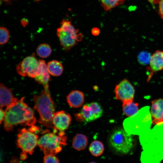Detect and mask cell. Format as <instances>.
<instances>
[{
    "label": "cell",
    "instance_id": "1",
    "mask_svg": "<svg viewBox=\"0 0 163 163\" xmlns=\"http://www.w3.org/2000/svg\"><path fill=\"white\" fill-rule=\"evenodd\" d=\"M4 126L8 132L12 131L17 124L29 126H34L36 122L34 111L24 102V98L17 99L6 107L5 111Z\"/></svg>",
    "mask_w": 163,
    "mask_h": 163
},
{
    "label": "cell",
    "instance_id": "2",
    "mask_svg": "<svg viewBox=\"0 0 163 163\" xmlns=\"http://www.w3.org/2000/svg\"><path fill=\"white\" fill-rule=\"evenodd\" d=\"M33 100L35 109L39 114L38 122L46 128H52V120L55 113L53 102L51 96L44 90L38 95H34Z\"/></svg>",
    "mask_w": 163,
    "mask_h": 163
},
{
    "label": "cell",
    "instance_id": "3",
    "mask_svg": "<svg viewBox=\"0 0 163 163\" xmlns=\"http://www.w3.org/2000/svg\"><path fill=\"white\" fill-rule=\"evenodd\" d=\"M56 35L60 45L65 51H69L82 41V34L79 32L71 22L63 19L60 23V27L56 30Z\"/></svg>",
    "mask_w": 163,
    "mask_h": 163
},
{
    "label": "cell",
    "instance_id": "4",
    "mask_svg": "<svg viewBox=\"0 0 163 163\" xmlns=\"http://www.w3.org/2000/svg\"><path fill=\"white\" fill-rule=\"evenodd\" d=\"M55 133H46L39 139L37 145L45 155H55L62 150V145L67 144L64 132L60 131L58 135Z\"/></svg>",
    "mask_w": 163,
    "mask_h": 163
},
{
    "label": "cell",
    "instance_id": "5",
    "mask_svg": "<svg viewBox=\"0 0 163 163\" xmlns=\"http://www.w3.org/2000/svg\"><path fill=\"white\" fill-rule=\"evenodd\" d=\"M133 139L131 135L124 129H119L114 131L109 139V144L117 152L126 154L132 149Z\"/></svg>",
    "mask_w": 163,
    "mask_h": 163
},
{
    "label": "cell",
    "instance_id": "6",
    "mask_svg": "<svg viewBox=\"0 0 163 163\" xmlns=\"http://www.w3.org/2000/svg\"><path fill=\"white\" fill-rule=\"evenodd\" d=\"M38 136L29 129L24 128L19 130L17 145L25 153L32 155L39 140Z\"/></svg>",
    "mask_w": 163,
    "mask_h": 163
},
{
    "label": "cell",
    "instance_id": "7",
    "mask_svg": "<svg viewBox=\"0 0 163 163\" xmlns=\"http://www.w3.org/2000/svg\"><path fill=\"white\" fill-rule=\"evenodd\" d=\"M103 113V110L100 104L97 102H93L85 104L80 112L75 117L80 121L89 122L99 118Z\"/></svg>",
    "mask_w": 163,
    "mask_h": 163
},
{
    "label": "cell",
    "instance_id": "8",
    "mask_svg": "<svg viewBox=\"0 0 163 163\" xmlns=\"http://www.w3.org/2000/svg\"><path fill=\"white\" fill-rule=\"evenodd\" d=\"M39 60L34 56L24 58L17 66L16 70L22 77L34 78L39 66Z\"/></svg>",
    "mask_w": 163,
    "mask_h": 163
},
{
    "label": "cell",
    "instance_id": "9",
    "mask_svg": "<svg viewBox=\"0 0 163 163\" xmlns=\"http://www.w3.org/2000/svg\"><path fill=\"white\" fill-rule=\"evenodd\" d=\"M114 92L116 98L123 102L133 100L135 90L129 81L125 78L116 85Z\"/></svg>",
    "mask_w": 163,
    "mask_h": 163
},
{
    "label": "cell",
    "instance_id": "10",
    "mask_svg": "<svg viewBox=\"0 0 163 163\" xmlns=\"http://www.w3.org/2000/svg\"><path fill=\"white\" fill-rule=\"evenodd\" d=\"M39 62L38 67L34 78L38 83L43 86L44 91L48 95L50 96L48 84L50 76L47 70V64L42 59H39Z\"/></svg>",
    "mask_w": 163,
    "mask_h": 163
},
{
    "label": "cell",
    "instance_id": "11",
    "mask_svg": "<svg viewBox=\"0 0 163 163\" xmlns=\"http://www.w3.org/2000/svg\"><path fill=\"white\" fill-rule=\"evenodd\" d=\"M163 69V51L158 50L152 54L149 66L147 68L148 73L147 80L149 81L154 73Z\"/></svg>",
    "mask_w": 163,
    "mask_h": 163
},
{
    "label": "cell",
    "instance_id": "12",
    "mask_svg": "<svg viewBox=\"0 0 163 163\" xmlns=\"http://www.w3.org/2000/svg\"><path fill=\"white\" fill-rule=\"evenodd\" d=\"M71 121L70 115L64 111L55 112L52 120L54 130L64 132L69 127Z\"/></svg>",
    "mask_w": 163,
    "mask_h": 163
},
{
    "label": "cell",
    "instance_id": "13",
    "mask_svg": "<svg viewBox=\"0 0 163 163\" xmlns=\"http://www.w3.org/2000/svg\"><path fill=\"white\" fill-rule=\"evenodd\" d=\"M150 113L152 124L159 126L163 124V99L152 101Z\"/></svg>",
    "mask_w": 163,
    "mask_h": 163
},
{
    "label": "cell",
    "instance_id": "14",
    "mask_svg": "<svg viewBox=\"0 0 163 163\" xmlns=\"http://www.w3.org/2000/svg\"><path fill=\"white\" fill-rule=\"evenodd\" d=\"M0 108L8 106L17 99L14 97L11 90L2 83L0 85Z\"/></svg>",
    "mask_w": 163,
    "mask_h": 163
},
{
    "label": "cell",
    "instance_id": "15",
    "mask_svg": "<svg viewBox=\"0 0 163 163\" xmlns=\"http://www.w3.org/2000/svg\"><path fill=\"white\" fill-rule=\"evenodd\" d=\"M67 100L69 104L71 107H79L82 105L84 102V94L78 90L73 91L67 96Z\"/></svg>",
    "mask_w": 163,
    "mask_h": 163
},
{
    "label": "cell",
    "instance_id": "16",
    "mask_svg": "<svg viewBox=\"0 0 163 163\" xmlns=\"http://www.w3.org/2000/svg\"><path fill=\"white\" fill-rule=\"evenodd\" d=\"M47 68L49 74L53 76H59L63 71L62 64L57 60H53L48 62L47 64Z\"/></svg>",
    "mask_w": 163,
    "mask_h": 163
},
{
    "label": "cell",
    "instance_id": "17",
    "mask_svg": "<svg viewBox=\"0 0 163 163\" xmlns=\"http://www.w3.org/2000/svg\"><path fill=\"white\" fill-rule=\"evenodd\" d=\"M122 108L124 113L129 117H132L136 114L139 110L138 104L130 100L123 102Z\"/></svg>",
    "mask_w": 163,
    "mask_h": 163
},
{
    "label": "cell",
    "instance_id": "18",
    "mask_svg": "<svg viewBox=\"0 0 163 163\" xmlns=\"http://www.w3.org/2000/svg\"><path fill=\"white\" fill-rule=\"evenodd\" d=\"M88 143L87 137L83 134H78L73 138L72 145L75 149L80 151L86 148Z\"/></svg>",
    "mask_w": 163,
    "mask_h": 163
},
{
    "label": "cell",
    "instance_id": "19",
    "mask_svg": "<svg viewBox=\"0 0 163 163\" xmlns=\"http://www.w3.org/2000/svg\"><path fill=\"white\" fill-rule=\"evenodd\" d=\"M89 150L93 155L97 157L103 154L104 150V147L101 142L98 140H95L90 144Z\"/></svg>",
    "mask_w": 163,
    "mask_h": 163
},
{
    "label": "cell",
    "instance_id": "20",
    "mask_svg": "<svg viewBox=\"0 0 163 163\" xmlns=\"http://www.w3.org/2000/svg\"><path fill=\"white\" fill-rule=\"evenodd\" d=\"M52 48L47 43L40 44L37 48L36 52L37 55L43 58H46L51 54Z\"/></svg>",
    "mask_w": 163,
    "mask_h": 163
},
{
    "label": "cell",
    "instance_id": "21",
    "mask_svg": "<svg viewBox=\"0 0 163 163\" xmlns=\"http://www.w3.org/2000/svg\"><path fill=\"white\" fill-rule=\"evenodd\" d=\"M104 10L109 11L112 8L123 4L125 0H99Z\"/></svg>",
    "mask_w": 163,
    "mask_h": 163
},
{
    "label": "cell",
    "instance_id": "22",
    "mask_svg": "<svg viewBox=\"0 0 163 163\" xmlns=\"http://www.w3.org/2000/svg\"><path fill=\"white\" fill-rule=\"evenodd\" d=\"M151 55L148 52H141L138 56V61L141 64L143 65H146L149 63Z\"/></svg>",
    "mask_w": 163,
    "mask_h": 163
},
{
    "label": "cell",
    "instance_id": "23",
    "mask_svg": "<svg viewBox=\"0 0 163 163\" xmlns=\"http://www.w3.org/2000/svg\"><path fill=\"white\" fill-rule=\"evenodd\" d=\"M9 39V32L7 28L4 27L0 28V44L4 45L6 44Z\"/></svg>",
    "mask_w": 163,
    "mask_h": 163
},
{
    "label": "cell",
    "instance_id": "24",
    "mask_svg": "<svg viewBox=\"0 0 163 163\" xmlns=\"http://www.w3.org/2000/svg\"><path fill=\"white\" fill-rule=\"evenodd\" d=\"M43 163H59L58 158L52 155H45Z\"/></svg>",
    "mask_w": 163,
    "mask_h": 163
},
{
    "label": "cell",
    "instance_id": "25",
    "mask_svg": "<svg viewBox=\"0 0 163 163\" xmlns=\"http://www.w3.org/2000/svg\"><path fill=\"white\" fill-rule=\"evenodd\" d=\"M158 5V12L160 17L163 19V0H157Z\"/></svg>",
    "mask_w": 163,
    "mask_h": 163
},
{
    "label": "cell",
    "instance_id": "26",
    "mask_svg": "<svg viewBox=\"0 0 163 163\" xmlns=\"http://www.w3.org/2000/svg\"><path fill=\"white\" fill-rule=\"evenodd\" d=\"M100 31L99 28L97 27H94L91 30V34L94 36H97L99 35Z\"/></svg>",
    "mask_w": 163,
    "mask_h": 163
},
{
    "label": "cell",
    "instance_id": "27",
    "mask_svg": "<svg viewBox=\"0 0 163 163\" xmlns=\"http://www.w3.org/2000/svg\"><path fill=\"white\" fill-rule=\"evenodd\" d=\"M2 108H0V124L2 123V121L3 120L5 116V111H4Z\"/></svg>",
    "mask_w": 163,
    "mask_h": 163
},
{
    "label": "cell",
    "instance_id": "28",
    "mask_svg": "<svg viewBox=\"0 0 163 163\" xmlns=\"http://www.w3.org/2000/svg\"><path fill=\"white\" fill-rule=\"evenodd\" d=\"M28 23V21L27 19L23 18L21 20V24L23 26L25 27L27 25Z\"/></svg>",
    "mask_w": 163,
    "mask_h": 163
},
{
    "label": "cell",
    "instance_id": "29",
    "mask_svg": "<svg viewBox=\"0 0 163 163\" xmlns=\"http://www.w3.org/2000/svg\"><path fill=\"white\" fill-rule=\"evenodd\" d=\"M27 158V154L22 152L20 154V159L22 160H24Z\"/></svg>",
    "mask_w": 163,
    "mask_h": 163
},
{
    "label": "cell",
    "instance_id": "30",
    "mask_svg": "<svg viewBox=\"0 0 163 163\" xmlns=\"http://www.w3.org/2000/svg\"><path fill=\"white\" fill-rule=\"evenodd\" d=\"M11 162V163H20L19 160L15 157L12 158Z\"/></svg>",
    "mask_w": 163,
    "mask_h": 163
},
{
    "label": "cell",
    "instance_id": "31",
    "mask_svg": "<svg viewBox=\"0 0 163 163\" xmlns=\"http://www.w3.org/2000/svg\"><path fill=\"white\" fill-rule=\"evenodd\" d=\"M150 3H154L155 0H148Z\"/></svg>",
    "mask_w": 163,
    "mask_h": 163
},
{
    "label": "cell",
    "instance_id": "32",
    "mask_svg": "<svg viewBox=\"0 0 163 163\" xmlns=\"http://www.w3.org/2000/svg\"><path fill=\"white\" fill-rule=\"evenodd\" d=\"M1 0L4 1V2H9L10 1H12V0Z\"/></svg>",
    "mask_w": 163,
    "mask_h": 163
},
{
    "label": "cell",
    "instance_id": "33",
    "mask_svg": "<svg viewBox=\"0 0 163 163\" xmlns=\"http://www.w3.org/2000/svg\"><path fill=\"white\" fill-rule=\"evenodd\" d=\"M89 163H97L95 162H94V161H92V162H91Z\"/></svg>",
    "mask_w": 163,
    "mask_h": 163
}]
</instances>
